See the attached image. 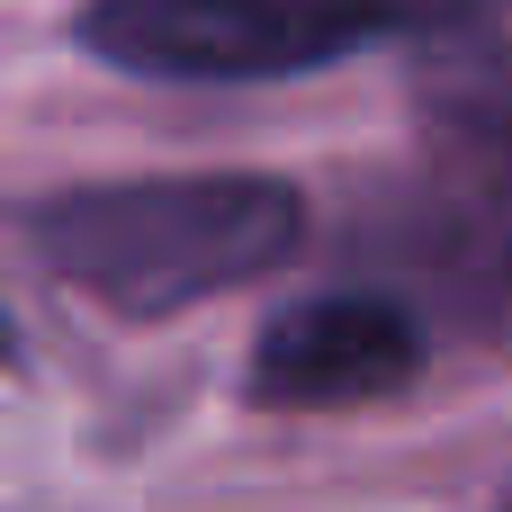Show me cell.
Returning <instances> with one entry per match:
<instances>
[{
	"label": "cell",
	"mask_w": 512,
	"mask_h": 512,
	"mask_svg": "<svg viewBox=\"0 0 512 512\" xmlns=\"http://www.w3.org/2000/svg\"><path fill=\"white\" fill-rule=\"evenodd\" d=\"M306 243V198L270 171H144L72 180L27 207V252L108 315L162 324L261 288Z\"/></svg>",
	"instance_id": "cell-1"
},
{
	"label": "cell",
	"mask_w": 512,
	"mask_h": 512,
	"mask_svg": "<svg viewBox=\"0 0 512 512\" xmlns=\"http://www.w3.org/2000/svg\"><path fill=\"white\" fill-rule=\"evenodd\" d=\"M495 0H90L81 45L135 81H288L351 63L369 45H450L486 27Z\"/></svg>",
	"instance_id": "cell-2"
},
{
	"label": "cell",
	"mask_w": 512,
	"mask_h": 512,
	"mask_svg": "<svg viewBox=\"0 0 512 512\" xmlns=\"http://www.w3.org/2000/svg\"><path fill=\"white\" fill-rule=\"evenodd\" d=\"M414 360H423V324L396 297H306L261 324L252 396L288 414H342V405L396 396Z\"/></svg>",
	"instance_id": "cell-3"
},
{
	"label": "cell",
	"mask_w": 512,
	"mask_h": 512,
	"mask_svg": "<svg viewBox=\"0 0 512 512\" xmlns=\"http://www.w3.org/2000/svg\"><path fill=\"white\" fill-rule=\"evenodd\" d=\"M423 126L450 171L512 189V45H486L477 27L450 36L441 63L423 72Z\"/></svg>",
	"instance_id": "cell-4"
},
{
	"label": "cell",
	"mask_w": 512,
	"mask_h": 512,
	"mask_svg": "<svg viewBox=\"0 0 512 512\" xmlns=\"http://www.w3.org/2000/svg\"><path fill=\"white\" fill-rule=\"evenodd\" d=\"M504 288H512V270H504Z\"/></svg>",
	"instance_id": "cell-5"
}]
</instances>
